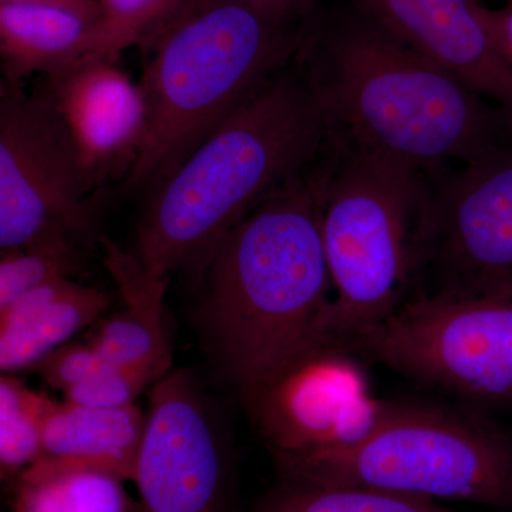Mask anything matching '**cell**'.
Here are the masks:
<instances>
[{
  "label": "cell",
  "instance_id": "obj_1",
  "mask_svg": "<svg viewBox=\"0 0 512 512\" xmlns=\"http://www.w3.org/2000/svg\"><path fill=\"white\" fill-rule=\"evenodd\" d=\"M301 55L333 130L426 171L512 143V121L453 74L350 5L309 26Z\"/></svg>",
  "mask_w": 512,
  "mask_h": 512
},
{
  "label": "cell",
  "instance_id": "obj_2",
  "mask_svg": "<svg viewBox=\"0 0 512 512\" xmlns=\"http://www.w3.org/2000/svg\"><path fill=\"white\" fill-rule=\"evenodd\" d=\"M333 131L299 50L156 185L137 228L144 271L157 279L202 271L252 208L322 157Z\"/></svg>",
  "mask_w": 512,
  "mask_h": 512
},
{
  "label": "cell",
  "instance_id": "obj_3",
  "mask_svg": "<svg viewBox=\"0 0 512 512\" xmlns=\"http://www.w3.org/2000/svg\"><path fill=\"white\" fill-rule=\"evenodd\" d=\"M320 165L322 157L252 208L202 269L208 279L202 318L211 348L242 397L330 346Z\"/></svg>",
  "mask_w": 512,
  "mask_h": 512
},
{
  "label": "cell",
  "instance_id": "obj_4",
  "mask_svg": "<svg viewBox=\"0 0 512 512\" xmlns=\"http://www.w3.org/2000/svg\"><path fill=\"white\" fill-rule=\"evenodd\" d=\"M309 25L276 19L247 0H190L147 47L140 86L148 134L128 185L153 187L174 173L295 59Z\"/></svg>",
  "mask_w": 512,
  "mask_h": 512
},
{
  "label": "cell",
  "instance_id": "obj_5",
  "mask_svg": "<svg viewBox=\"0 0 512 512\" xmlns=\"http://www.w3.org/2000/svg\"><path fill=\"white\" fill-rule=\"evenodd\" d=\"M437 175L333 133L320 165V221L333 291L329 345L345 348L416 296L421 227Z\"/></svg>",
  "mask_w": 512,
  "mask_h": 512
},
{
  "label": "cell",
  "instance_id": "obj_6",
  "mask_svg": "<svg viewBox=\"0 0 512 512\" xmlns=\"http://www.w3.org/2000/svg\"><path fill=\"white\" fill-rule=\"evenodd\" d=\"M282 480L512 511V434L477 410L387 402L352 446L278 468Z\"/></svg>",
  "mask_w": 512,
  "mask_h": 512
},
{
  "label": "cell",
  "instance_id": "obj_7",
  "mask_svg": "<svg viewBox=\"0 0 512 512\" xmlns=\"http://www.w3.org/2000/svg\"><path fill=\"white\" fill-rule=\"evenodd\" d=\"M343 349L477 412L512 410V279L480 291L414 296Z\"/></svg>",
  "mask_w": 512,
  "mask_h": 512
},
{
  "label": "cell",
  "instance_id": "obj_8",
  "mask_svg": "<svg viewBox=\"0 0 512 512\" xmlns=\"http://www.w3.org/2000/svg\"><path fill=\"white\" fill-rule=\"evenodd\" d=\"M45 86L0 92V248L25 247L52 232H93L96 187Z\"/></svg>",
  "mask_w": 512,
  "mask_h": 512
},
{
  "label": "cell",
  "instance_id": "obj_9",
  "mask_svg": "<svg viewBox=\"0 0 512 512\" xmlns=\"http://www.w3.org/2000/svg\"><path fill=\"white\" fill-rule=\"evenodd\" d=\"M512 279V143L434 180L416 296L480 291Z\"/></svg>",
  "mask_w": 512,
  "mask_h": 512
},
{
  "label": "cell",
  "instance_id": "obj_10",
  "mask_svg": "<svg viewBox=\"0 0 512 512\" xmlns=\"http://www.w3.org/2000/svg\"><path fill=\"white\" fill-rule=\"evenodd\" d=\"M355 356L313 350L244 397L276 467L352 446L382 417L387 402L373 397Z\"/></svg>",
  "mask_w": 512,
  "mask_h": 512
},
{
  "label": "cell",
  "instance_id": "obj_11",
  "mask_svg": "<svg viewBox=\"0 0 512 512\" xmlns=\"http://www.w3.org/2000/svg\"><path fill=\"white\" fill-rule=\"evenodd\" d=\"M133 481L143 512H222L225 460L211 413L185 370L151 386Z\"/></svg>",
  "mask_w": 512,
  "mask_h": 512
},
{
  "label": "cell",
  "instance_id": "obj_12",
  "mask_svg": "<svg viewBox=\"0 0 512 512\" xmlns=\"http://www.w3.org/2000/svg\"><path fill=\"white\" fill-rule=\"evenodd\" d=\"M45 89L96 183L130 174L147 140L148 107L117 59L83 57L46 76Z\"/></svg>",
  "mask_w": 512,
  "mask_h": 512
},
{
  "label": "cell",
  "instance_id": "obj_13",
  "mask_svg": "<svg viewBox=\"0 0 512 512\" xmlns=\"http://www.w3.org/2000/svg\"><path fill=\"white\" fill-rule=\"evenodd\" d=\"M392 35L453 74L512 121V69L481 0H348Z\"/></svg>",
  "mask_w": 512,
  "mask_h": 512
},
{
  "label": "cell",
  "instance_id": "obj_14",
  "mask_svg": "<svg viewBox=\"0 0 512 512\" xmlns=\"http://www.w3.org/2000/svg\"><path fill=\"white\" fill-rule=\"evenodd\" d=\"M146 427L147 414L136 404L101 409L64 400L47 420L37 461L133 481Z\"/></svg>",
  "mask_w": 512,
  "mask_h": 512
},
{
  "label": "cell",
  "instance_id": "obj_15",
  "mask_svg": "<svg viewBox=\"0 0 512 512\" xmlns=\"http://www.w3.org/2000/svg\"><path fill=\"white\" fill-rule=\"evenodd\" d=\"M99 22L67 10L0 3L2 82L22 86L33 74L50 76L83 57L100 56Z\"/></svg>",
  "mask_w": 512,
  "mask_h": 512
},
{
  "label": "cell",
  "instance_id": "obj_16",
  "mask_svg": "<svg viewBox=\"0 0 512 512\" xmlns=\"http://www.w3.org/2000/svg\"><path fill=\"white\" fill-rule=\"evenodd\" d=\"M124 481L36 461L16 480L15 512H138Z\"/></svg>",
  "mask_w": 512,
  "mask_h": 512
},
{
  "label": "cell",
  "instance_id": "obj_17",
  "mask_svg": "<svg viewBox=\"0 0 512 512\" xmlns=\"http://www.w3.org/2000/svg\"><path fill=\"white\" fill-rule=\"evenodd\" d=\"M107 293L70 282L66 291L18 332L0 335V369L5 373L35 367L74 333L90 325L109 306Z\"/></svg>",
  "mask_w": 512,
  "mask_h": 512
},
{
  "label": "cell",
  "instance_id": "obj_18",
  "mask_svg": "<svg viewBox=\"0 0 512 512\" xmlns=\"http://www.w3.org/2000/svg\"><path fill=\"white\" fill-rule=\"evenodd\" d=\"M254 512H460L429 498L363 487L315 485L282 480Z\"/></svg>",
  "mask_w": 512,
  "mask_h": 512
},
{
  "label": "cell",
  "instance_id": "obj_19",
  "mask_svg": "<svg viewBox=\"0 0 512 512\" xmlns=\"http://www.w3.org/2000/svg\"><path fill=\"white\" fill-rule=\"evenodd\" d=\"M46 394L29 389L18 379H0V468L3 478L18 480L42 456L43 434L55 410Z\"/></svg>",
  "mask_w": 512,
  "mask_h": 512
},
{
  "label": "cell",
  "instance_id": "obj_20",
  "mask_svg": "<svg viewBox=\"0 0 512 512\" xmlns=\"http://www.w3.org/2000/svg\"><path fill=\"white\" fill-rule=\"evenodd\" d=\"M92 345L113 365L173 359L164 325V303H126L103 323Z\"/></svg>",
  "mask_w": 512,
  "mask_h": 512
},
{
  "label": "cell",
  "instance_id": "obj_21",
  "mask_svg": "<svg viewBox=\"0 0 512 512\" xmlns=\"http://www.w3.org/2000/svg\"><path fill=\"white\" fill-rule=\"evenodd\" d=\"M73 235L52 232L25 247L2 252L0 309L32 289L72 279L80 265Z\"/></svg>",
  "mask_w": 512,
  "mask_h": 512
},
{
  "label": "cell",
  "instance_id": "obj_22",
  "mask_svg": "<svg viewBox=\"0 0 512 512\" xmlns=\"http://www.w3.org/2000/svg\"><path fill=\"white\" fill-rule=\"evenodd\" d=\"M190 0H100V56L114 57L128 47L150 46Z\"/></svg>",
  "mask_w": 512,
  "mask_h": 512
},
{
  "label": "cell",
  "instance_id": "obj_23",
  "mask_svg": "<svg viewBox=\"0 0 512 512\" xmlns=\"http://www.w3.org/2000/svg\"><path fill=\"white\" fill-rule=\"evenodd\" d=\"M171 363L173 359L131 365L106 363L89 379L67 390L64 399L101 409L131 406L147 387L154 386L170 373Z\"/></svg>",
  "mask_w": 512,
  "mask_h": 512
},
{
  "label": "cell",
  "instance_id": "obj_24",
  "mask_svg": "<svg viewBox=\"0 0 512 512\" xmlns=\"http://www.w3.org/2000/svg\"><path fill=\"white\" fill-rule=\"evenodd\" d=\"M106 365L92 343H67L60 346L35 366L40 376L53 389L67 390L77 386Z\"/></svg>",
  "mask_w": 512,
  "mask_h": 512
},
{
  "label": "cell",
  "instance_id": "obj_25",
  "mask_svg": "<svg viewBox=\"0 0 512 512\" xmlns=\"http://www.w3.org/2000/svg\"><path fill=\"white\" fill-rule=\"evenodd\" d=\"M256 8L264 10L269 15L293 25H305L309 23L315 12L318 0H247Z\"/></svg>",
  "mask_w": 512,
  "mask_h": 512
},
{
  "label": "cell",
  "instance_id": "obj_26",
  "mask_svg": "<svg viewBox=\"0 0 512 512\" xmlns=\"http://www.w3.org/2000/svg\"><path fill=\"white\" fill-rule=\"evenodd\" d=\"M483 13L495 45L512 69V2L500 9L484 6Z\"/></svg>",
  "mask_w": 512,
  "mask_h": 512
},
{
  "label": "cell",
  "instance_id": "obj_27",
  "mask_svg": "<svg viewBox=\"0 0 512 512\" xmlns=\"http://www.w3.org/2000/svg\"><path fill=\"white\" fill-rule=\"evenodd\" d=\"M0 3H19V5L67 10L93 22H99L103 16L100 0H0Z\"/></svg>",
  "mask_w": 512,
  "mask_h": 512
}]
</instances>
